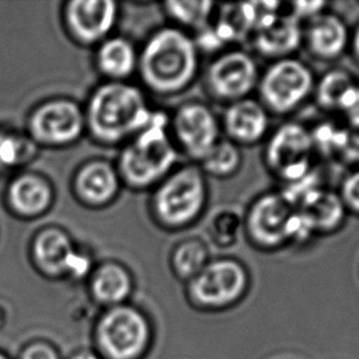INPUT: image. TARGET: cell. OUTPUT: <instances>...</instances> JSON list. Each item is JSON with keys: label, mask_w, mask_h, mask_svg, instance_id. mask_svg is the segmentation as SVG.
<instances>
[{"label": "cell", "mask_w": 359, "mask_h": 359, "mask_svg": "<svg viewBox=\"0 0 359 359\" xmlns=\"http://www.w3.org/2000/svg\"><path fill=\"white\" fill-rule=\"evenodd\" d=\"M201 73V52L193 34L167 25L152 31L139 48L141 88L158 97L187 93Z\"/></svg>", "instance_id": "obj_1"}, {"label": "cell", "mask_w": 359, "mask_h": 359, "mask_svg": "<svg viewBox=\"0 0 359 359\" xmlns=\"http://www.w3.org/2000/svg\"><path fill=\"white\" fill-rule=\"evenodd\" d=\"M83 112L86 133L96 144L121 149L150 124L156 109L139 85L101 81L90 93Z\"/></svg>", "instance_id": "obj_2"}, {"label": "cell", "mask_w": 359, "mask_h": 359, "mask_svg": "<svg viewBox=\"0 0 359 359\" xmlns=\"http://www.w3.org/2000/svg\"><path fill=\"white\" fill-rule=\"evenodd\" d=\"M168 126L170 116L156 111L150 124L121 146L114 162L124 188L151 191L180 165Z\"/></svg>", "instance_id": "obj_3"}, {"label": "cell", "mask_w": 359, "mask_h": 359, "mask_svg": "<svg viewBox=\"0 0 359 359\" xmlns=\"http://www.w3.org/2000/svg\"><path fill=\"white\" fill-rule=\"evenodd\" d=\"M210 201L208 177L196 163L180 165L151 190L147 209L156 227L183 232L204 217Z\"/></svg>", "instance_id": "obj_4"}, {"label": "cell", "mask_w": 359, "mask_h": 359, "mask_svg": "<svg viewBox=\"0 0 359 359\" xmlns=\"http://www.w3.org/2000/svg\"><path fill=\"white\" fill-rule=\"evenodd\" d=\"M243 234L262 250H276L311 236L296 208L280 189L262 193L252 200L243 214Z\"/></svg>", "instance_id": "obj_5"}, {"label": "cell", "mask_w": 359, "mask_h": 359, "mask_svg": "<svg viewBox=\"0 0 359 359\" xmlns=\"http://www.w3.org/2000/svg\"><path fill=\"white\" fill-rule=\"evenodd\" d=\"M316 83L314 73L304 62L294 57L278 59L260 74L257 100L271 116L286 117L311 97Z\"/></svg>", "instance_id": "obj_6"}, {"label": "cell", "mask_w": 359, "mask_h": 359, "mask_svg": "<svg viewBox=\"0 0 359 359\" xmlns=\"http://www.w3.org/2000/svg\"><path fill=\"white\" fill-rule=\"evenodd\" d=\"M262 70L254 54L245 49L226 48L215 54L203 72L206 95L215 102L231 104L257 93Z\"/></svg>", "instance_id": "obj_7"}, {"label": "cell", "mask_w": 359, "mask_h": 359, "mask_svg": "<svg viewBox=\"0 0 359 359\" xmlns=\"http://www.w3.org/2000/svg\"><path fill=\"white\" fill-rule=\"evenodd\" d=\"M314 150L311 131L296 121H286L267 136L262 160L273 178L290 185L311 175Z\"/></svg>", "instance_id": "obj_8"}, {"label": "cell", "mask_w": 359, "mask_h": 359, "mask_svg": "<svg viewBox=\"0 0 359 359\" xmlns=\"http://www.w3.org/2000/svg\"><path fill=\"white\" fill-rule=\"evenodd\" d=\"M170 137L180 155L199 165L224 139L221 119L203 101H187L170 116Z\"/></svg>", "instance_id": "obj_9"}, {"label": "cell", "mask_w": 359, "mask_h": 359, "mask_svg": "<svg viewBox=\"0 0 359 359\" xmlns=\"http://www.w3.org/2000/svg\"><path fill=\"white\" fill-rule=\"evenodd\" d=\"M121 11V5L114 0H72L65 6L64 18L75 42L96 48L114 34Z\"/></svg>", "instance_id": "obj_10"}, {"label": "cell", "mask_w": 359, "mask_h": 359, "mask_svg": "<svg viewBox=\"0 0 359 359\" xmlns=\"http://www.w3.org/2000/svg\"><path fill=\"white\" fill-rule=\"evenodd\" d=\"M31 129L37 139L47 144H74L86 133L83 107L69 98L50 101L34 112Z\"/></svg>", "instance_id": "obj_11"}, {"label": "cell", "mask_w": 359, "mask_h": 359, "mask_svg": "<svg viewBox=\"0 0 359 359\" xmlns=\"http://www.w3.org/2000/svg\"><path fill=\"white\" fill-rule=\"evenodd\" d=\"M73 187L79 201L93 210L112 206L124 189L116 162L103 157L91 158L80 165Z\"/></svg>", "instance_id": "obj_12"}, {"label": "cell", "mask_w": 359, "mask_h": 359, "mask_svg": "<svg viewBox=\"0 0 359 359\" xmlns=\"http://www.w3.org/2000/svg\"><path fill=\"white\" fill-rule=\"evenodd\" d=\"M219 119L224 139L241 149L262 144L271 133V114L255 97L227 104Z\"/></svg>", "instance_id": "obj_13"}, {"label": "cell", "mask_w": 359, "mask_h": 359, "mask_svg": "<svg viewBox=\"0 0 359 359\" xmlns=\"http://www.w3.org/2000/svg\"><path fill=\"white\" fill-rule=\"evenodd\" d=\"M247 285V273L232 259L210 262L198 276L193 278L191 291L204 304L222 306L234 301Z\"/></svg>", "instance_id": "obj_14"}, {"label": "cell", "mask_w": 359, "mask_h": 359, "mask_svg": "<svg viewBox=\"0 0 359 359\" xmlns=\"http://www.w3.org/2000/svg\"><path fill=\"white\" fill-rule=\"evenodd\" d=\"M147 340V326L136 311L118 308L108 313L101 324V341L108 355L130 359L139 355Z\"/></svg>", "instance_id": "obj_15"}, {"label": "cell", "mask_w": 359, "mask_h": 359, "mask_svg": "<svg viewBox=\"0 0 359 359\" xmlns=\"http://www.w3.org/2000/svg\"><path fill=\"white\" fill-rule=\"evenodd\" d=\"M250 39L257 53L273 62L293 57L303 44V27L299 20L282 10L280 14L262 22Z\"/></svg>", "instance_id": "obj_16"}, {"label": "cell", "mask_w": 359, "mask_h": 359, "mask_svg": "<svg viewBox=\"0 0 359 359\" xmlns=\"http://www.w3.org/2000/svg\"><path fill=\"white\" fill-rule=\"evenodd\" d=\"M93 63L102 81H131L137 74L139 48L126 36L113 34L95 48Z\"/></svg>", "instance_id": "obj_17"}, {"label": "cell", "mask_w": 359, "mask_h": 359, "mask_svg": "<svg viewBox=\"0 0 359 359\" xmlns=\"http://www.w3.org/2000/svg\"><path fill=\"white\" fill-rule=\"evenodd\" d=\"M350 42L348 29L344 20L331 13H321L308 20L303 29V44L306 50L320 60L339 58Z\"/></svg>", "instance_id": "obj_18"}, {"label": "cell", "mask_w": 359, "mask_h": 359, "mask_svg": "<svg viewBox=\"0 0 359 359\" xmlns=\"http://www.w3.org/2000/svg\"><path fill=\"white\" fill-rule=\"evenodd\" d=\"M297 214L311 234L339 229L345 219L346 206L340 195L313 188L297 201Z\"/></svg>", "instance_id": "obj_19"}, {"label": "cell", "mask_w": 359, "mask_h": 359, "mask_svg": "<svg viewBox=\"0 0 359 359\" xmlns=\"http://www.w3.org/2000/svg\"><path fill=\"white\" fill-rule=\"evenodd\" d=\"M316 102L323 109H353L359 106V88L345 70H331L316 83Z\"/></svg>", "instance_id": "obj_20"}, {"label": "cell", "mask_w": 359, "mask_h": 359, "mask_svg": "<svg viewBox=\"0 0 359 359\" xmlns=\"http://www.w3.org/2000/svg\"><path fill=\"white\" fill-rule=\"evenodd\" d=\"M68 233L50 229L39 234L34 243V255L39 265L49 273L68 272L69 265L76 254Z\"/></svg>", "instance_id": "obj_21"}, {"label": "cell", "mask_w": 359, "mask_h": 359, "mask_svg": "<svg viewBox=\"0 0 359 359\" xmlns=\"http://www.w3.org/2000/svg\"><path fill=\"white\" fill-rule=\"evenodd\" d=\"M217 4L212 1H167L162 4V11L175 27L190 34L204 31L214 21Z\"/></svg>", "instance_id": "obj_22"}, {"label": "cell", "mask_w": 359, "mask_h": 359, "mask_svg": "<svg viewBox=\"0 0 359 359\" xmlns=\"http://www.w3.org/2000/svg\"><path fill=\"white\" fill-rule=\"evenodd\" d=\"M52 200L50 185L37 175L20 177L10 188V201L20 214H41L52 204Z\"/></svg>", "instance_id": "obj_23"}, {"label": "cell", "mask_w": 359, "mask_h": 359, "mask_svg": "<svg viewBox=\"0 0 359 359\" xmlns=\"http://www.w3.org/2000/svg\"><path fill=\"white\" fill-rule=\"evenodd\" d=\"M130 288V275L118 262H104L93 273V291L101 301L121 302L128 296Z\"/></svg>", "instance_id": "obj_24"}, {"label": "cell", "mask_w": 359, "mask_h": 359, "mask_svg": "<svg viewBox=\"0 0 359 359\" xmlns=\"http://www.w3.org/2000/svg\"><path fill=\"white\" fill-rule=\"evenodd\" d=\"M242 165V149L224 137L199 163L205 175L215 180L232 178L241 170Z\"/></svg>", "instance_id": "obj_25"}, {"label": "cell", "mask_w": 359, "mask_h": 359, "mask_svg": "<svg viewBox=\"0 0 359 359\" xmlns=\"http://www.w3.org/2000/svg\"><path fill=\"white\" fill-rule=\"evenodd\" d=\"M209 248L198 237L183 239L175 244L172 252V265L178 275L194 278L209 264Z\"/></svg>", "instance_id": "obj_26"}, {"label": "cell", "mask_w": 359, "mask_h": 359, "mask_svg": "<svg viewBox=\"0 0 359 359\" xmlns=\"http://www.w3.org/2000/svg\"><path fill=\"white\" fill-rule=\"evenodd\" d=\"M208 233L217 247H233L243 234V214L229 208L219 210L209 221Z\"/></svg>", "instance_id": "obj_27"}, {"label": "cell", "mask_w": 359, "mask_h": 359, "mask_svg": "<svg viewBox=\"0 0 359 359\" xmlns=\"http://www.w3.org/2000/svg\"><path fill=\"white\" fill-rule=\"evenodd\" d=\"M341 200L346 209L359 212V170L346 178L341 188Z\"/></svg>", "instance_id": "obj_28"}, {"label": "cell", "mask_w": 359, "mask_h": 359, "mask_svg": "<svg viewBox=\"0 0 359 359\" xmlns=\"http://www.w3.org/2000/svg\"><path fill=\"white\" fill-rule=\"evenodd\" d=\"M324 1H296L290 4L291 9L288 10L290 14L293 15L297 20H311L316 18V15L324 13L326 6Z\"/></svg>", "instance_id": "obj_29"}, {"label": "cell", "mask_w": 359, "mask_h": 359, "mask_svg": "<svg viewBox=\"0 0 359 359\" xmlns=\"http://www.w3.org/2000/svg\"><path fill=\"white\" fill-rule=\"evenodd\" d=\"M19 141L10 136L0 137V162L4 165H14L20 158Z\"/></svg>", "instance_id": "obj_30"}, {"label": "cell", "mask_w": 359, "mask_h": 359, "mask_svg": "<svg viewBox=\"0 0 359 359\" xmlns=\"http://www.w3.org/2000/svg\"><path fill=\"white\" fill-rule=\"evenodd\" d=\"M345 149L347 155L359 160V116L351 124L350 129L346 130Z\"/></svg>", "instance_id": "obj_31"}, {"label": "cell", "mask_w": 359, "mask_h": 359, "mask_svg": "<svg viewBox=\"0 0 359 359\" xmlns=\"http://www.w3.org/2000/svg\"><path fill=\"white\" fill-rule=\"evenodd\" d=\"M90 269H91V262L88 257L83 255L81 252H76L70 262L68 272L73 276L83 277L90 271Z\"/></svg>", "instance_id": "obj_32"}, {"label": "cell", "mask_w": 359, "mask_h": 359, "mask_svg": "<svg viewBox=\"0 0 359 359\" xmlns=\"http://www.w3.org/2000/svg\"><path fill=\"white\" fill-rule=\"evenodd\" d=\"M22 359H58L53 351L48 346L34 345L31 346L29 350L24 353Z\"/></svg>", "instance_id": "obj_33"}, {"label": "cell", "mask_w": 359, "mask_h": 359, "mask_svg": "<svg viewBox=\"0 0 359 359\" xmlns=\"http://www.w3.org/2000/svg\"><path fill=\"white\" fill-rule=\"evenodd\" d=\"M352 47H353V50H355V57L359 59V26L355 29L353 37H352Z\"/></svg>", "instance_id": "obj_34"}, {"label": "cell", "mask_w": 359, "mask_h": 359, "mask_svg": "<svg viewBox=\"0 0 359 359\" xmlns=\"http://www.w3.org/2000/svg\"><path fill=\"white\" fill-rule=\"evenodd\" d=\"M74 359H98L97 357H95L93 355H90V353H83V355H79L75 357Z\"/></svg>", "instance_id": "obj_35"}, {"label": "cell", "mask_w": 359, "mask_h": 359, "mask_svg": "<svg viewBox=\"0 0 359 359\" xmlns=\"http://www.w3.org/2000/svg\"><path fill=\"white\" fill-rule=\"evenodd\" d=\"M0 359H5L4 357H3V355H0Z\"/></svg>", "instance_id": "obj_36"}]
</instances>
